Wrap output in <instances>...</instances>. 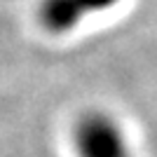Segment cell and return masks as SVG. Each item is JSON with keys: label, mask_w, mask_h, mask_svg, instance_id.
I'll return each instance as SVG.
<instances>
[{"label": "cell", "mask_w": 157, "mask_h": 157, "mask_svg": "<svg viewBox=\"0 0 157 157\" xmlns=\"http://www.w3.org/2000/svg\"><path fill=\"white\" fill-rule=\"evenodd\" d=\"M117 0H45L40 7V21L47 31L63 33L78 26L94 12H103Z\"/></svg>", "instance_id": "obj_2"}, {"label": "cell", "mask_w": 157, "mask_h": 157, "mask_svg": "<svg viewBox=\"0 0 157 157\" xmlns=\"http://www.w3.org/2000/svg\"><path fill=\"white\" fill-rule=\"evenodd\" d=\"M75 150L80 157H131L122 127L103 113H92L75 127Z\"/></svg>", "instance_id": "obj_1"}]
</instances>
